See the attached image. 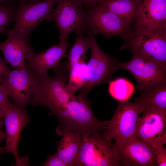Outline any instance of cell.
<instances>
[{
  "label": "cell",
  "instance_id": "17",
  "mask_svg": "<svg viewBox=\"0 0 166 166\" xmlns=\"http://www.w3.org/2000/svg\"><path fill=\"white\" fill-rule=\"evenodd\" d=\"M143 0H101L97 5L115 14L133 29Z\"/></svg>",
  "mask_w": 166,
  "mask_h": 166
},
{
  "label": "cell",
  "instance_id": "9",
  "mask_svg": "<svg viewBox=\"0 0 166 166\" xmlns=\"http://www.w3.org/2000/svg\"><path fill=\"white\" fill-rule=\"evenodd\" d=\"M52 14L59 33L60 41H68L73 31H87V12L80 0H58Z\"/></svg>",
  "mask_w": 166,
  "mask_h": 166
},
{
  "label": "cell",
  "instance_id": "30",
  "mask_svg": "<svg viewBox=\"0 0 166 166\" xmlns=\"http://www.w3.org/2000/svg\"><path fill=\"white\" fill-rule=\"evenodd\" d=\"M4 123V121L1 119H0V138L3 139L6 138V133L3 131L2 128Z\"/></svg>",
  "mask_w": 166,
  "mask_h": 166
},
{
  "label": "cell",
  "instance_id": "21",
  "mask_svg": "<svg viewBox=\"0 0 166 166\" xmlns=\"http://www.w3.org/2000/svg\"><path fill=\"white\" fill-rule=\"evenodd\" d=\"M75 32L77 35L75 41L67 56L68 61L65 66L69 73L77 65L84 63L85 53L90 48L88 36L83 35L80 30Z\"/></svg>",
  "mask_w": 166,
  "mask_h": 166
},
{
  "label": "cell",
  "instance_id": "14",
  "mask_svg": "<svg viewBox=\"0 0 166 166\" xmlns=\"http://www.w3.org/2000/svg\"><path fill=\"white\" fill-rule=\"evenodd\" d=\"M139 117L134 136L154 147L166 143V113L149 110Z\"/></svg>",
  "mask_w": 166,
  "mask_h": 166
},
{
  "label": "cell",
  "instance_id": "5",
  "mask_svg": "<svg viewBox=\"0 0 166 166\" xmlns=\"http://www.w3.org/2000/svg\"><path fill=\"white\" fill-rule=\"evenodd\" d=\"M89 39L91 55L86 65L87 75L85 82L81 88L79 94L87 97L95 87L108 83L113 75L120 69L117 61L100 48L94 34L88 29L86 31Z\"/></svg>",
  "mask_w": 166,
  "mask_h": 166
},
{
  "label": "cell",
  "instance_id": "25",
  "mask_svg": "<svg viewBox=\"0 0 166 166\" xmlns=\"http://www.w3.org/2000/svg\"><path fill=\"white\" fill-rule=\"evenodd\" d=\"M165 144H159L154 146L156 155L157 166H166V148Z\"/></svg>",
  "mask_w": 166,
  "mask_h": 166
},
{
  "label": "cell",
  "instance_id": "15",
  "mask_svg": "<svg viewBox=\"0 0 166 166\" xmlns=\"http://www.w3.org/2000/svg\"><path fill=\"white\" fill-rule=\"evenodd\" d=\"M7 38L0 42V49L5 61L13 67L24 66L25 62L35 53L30 45L29 36L12 33L7 29Z\"/></svg>",
  "mask_w": 166,
  "mask_h": 166
},
{
  "label": "cell",
  "instance_id": "7",
  "mask_svg": "<svg viewBox=\"0 0 166 166\" xmlns=\"http://www.w3.org/2000/svg\"><path fill=\"white\" fill-rule=\"evenodd\" d=\"M132 54L129 61H117V64L120 68L126 70L134 77L137 82V90L166 83V65L140 54Z\"/></svg>",
  "mask_w": 166,
  "mask_h": 166
},
{
  "label": "cell",
  "instance_id": "23",
  "mask_svg": "<svg viewBox=\"0 0 166 166\" xmlns=\"http://www.w3.org/2000/svg\"><path fill=\"white\" fill-rule=\"evenodd\" d=\"M16 10L7 0L4 3L0 4V33H6L8 26L14 21Z\"/></svg>",
  "mask_w": 166,
  "mask_h": 166
},
{
  "label": "cell",
  "instance_id": "3",
  "mask_svg": "<svg viewBox=\"0 0 166 166\" xmlns=\"http://www.w3.org/2000/svg\"><path fill=\"white\" fill-rule=\"evenodd\" d=\"M121 49L127 48L166 65V25L152 23L136 25L124 40Z\"/></svg>",
  "mask_w": 166,
  "mask_h": 166
},
{
  "label": "cell",
  "instance_id": "26",
  "mask_svg": "<svg viewBox=\"0 0 166 166\" xmlns=\"http://www.w3.org/2000/svg\"><path fill=\"white\" fill-rule=\"evenodd\" d=\"M42 165L45 166H68L55 153L49 155L46 160Z\"/></svg>",
  "mask_w": 166,
  "mask_h": 166
},
{
  "label": "cell",
  "instance_id": "18",
  "mask_svg": "<svg viewBox=\"0 0 166 166\" xmlns=\"http://www.w3.org/2000/svg\"><path fill=\"white\" fill-rule=\"evenodd\" d=\"M135 99L142 112L152 110L166 113V83L157 85L142 90Z\"/></svg>",
  "mask_w": 166,
  "mask_h": 166
},
{
  "label": "cell",
  "instance_id": "13",
  "mask_svg": "<svg viewBox=\"0 0 166 166\" xmlns=\"http://www.w3.org/2000/svg\"><path fill=\"white\" fill-rule=\"evenodd\" d=\"M116 147L121 165L125 166H157L155 147L135 136H132L122 145Z\"/></svg>",
  "mask_w": 166,
  "mask_h": 166
},
{
  "label": "cell",
  "instance_id": "19",
  "mask_svg": "<svg viewBox=\"0 0 166 166\" xmlns=\"http://www.w3.org/2000/svg\"><path fill=\"white\" fill-rule=\"evenodd\" d=\"M142 23L166 25V0H143L135 25Z\"/></svg>",
  "mask_w": 166,
  "mask_h": 166
},
{
  "label": "cell",
  "instance_id": "28",
  "mask_svg": "<svg viewBox=\"0 0 166 166\" xmlns=\"http://www.w3.org/2000/svg\"><path fill=\"white\" fill-rule=\"evenodd\" d=\"M87 10L97 5L101 0H80Z\"/></svg>",
  "mask_w": 166,
  "mask_h": 166
},
{
  "label": "cell",
  "instance_id": "1",
  "mask_svg": "<svg viewBox=\"0 0 166 166\" xmlns=\"http://www.w3.org/2000/svg\"><path fill=\"white\" fill-rule=\"evenodd\" d=\"M59 124L56 132L60 135L64 131L70 130L84 137L102 132L107 121L98 120L93 114L90 102L86 97L80 95L61 108L54 115Z\"/></svg>",
  "mask_w": 166,
  "mask_h": 166
},
{
  "label": "cell",
  "instance_id": "31",
  "mask_svg": "<svg viewBox=\"0 0 166 166\" xmlns=\"http://www.w3.org/2000/svg\"><path fill=\"white\" fill-rule=\"evenodd\" d=\"M7 0H0V4L4 3Z\"/></svg>",
  "mask_w": 166,
  "mask_h": 166
},
{
  "label": "cell",
  "instance_id": "20",
  "mask_svg": "<svg viewBox=\"0 0 166 166\" xmlns=\"http://www.w3.org/2000/svg\"><path fill=\"white\" fill-rule=\"evenodd\" d=\"M55 154L68 166H74L83 137L70 130L63 131Z\"/></svg>",
  "mask_w": 166,
  "mask_h": 166
},
{
  "label": "cell",
  "instance_id": "33",
  "mask_svg": "<svg viewBox=\"0 0 166 166\" xmlns=\"http://www.w3.org/2000/svg\"><path fill=\"white\" fill-rule=\"evenodd\" d=\"M136 0V1H140V0Z\"/></svg>",
  "mask_w": 166,
  "mask_h": 166
},
{
  "label": "cell",
  "instance_id": "32",
  "mask_svg": "<svg viewBox=\"0 0 166 166\" xmlns=\"http://www.w3.org/2000/svg\"><path fill=\"white\" fill-rule=\"evenodd\" d=\"M2 140H3L2 139L0 138V144L1 143V142H2Z\"/></svg>",
  "mask_w": 166,
  "mask_h": 166
},
{
  "label": "cell",
  "instance_id": "4",
  "mask_svg": "<svg viewBox=\"0 0 166 166\" xmlns=\"http://www.w3.org/2000/svg\"><path fill=\"white\" fill-rule=\"evenodd\" d=\"M102 132L83 138L74 166L121 165L115 144Z\"/></svg>",
  "mask_w": 166,
  "mask_h": 166
},
{
  "label": "cell",
  "instance_id": "12",
  "mask_svg": "<svg viewBox=\"0 0 166 166\" xmlns=\"http://www.w3.org/2000/svg\"><path fill=\"white\" fill-rule=\"evenodd\" d=\"M4 122L6 129V144L3 149L0 148L1 152H10L15 157L17 166H25L28 162L25 159H21L17 152L20 133L29 123L30 119L25 109L13 104L6 111Z\"/></svg>",
  "mask_w": 166,
  "mask_h": 166
},
{
  "label": "cell",
  "instance_id": "22",
  "mask_svg": "<svg viewBox=\"0 0 166 166\" xmlns=\"http://www.w3.org/2000/svg\"><path fill=\"white\" fill-rule=\"evenodd\" d=\"M108 83L109 94L119 101H127L134 93V85L126 78H119L112 80Z\"/></svg>",
  "mask_w": 166,
  "mask_h": 166
},
{
  "label": "cell",
  "instance_id": "29",
  "mask_svg": "<svg viewBox=\"0 0 166 166\" xmlns=\"http://www.w3.org/2000/svg\"><path fill=\"white\" fill-rule=\"evenodd\" d=\"M9 1L14 2H18L19 4L37 3L40 2V0H9Z\"/></svg>",
  "mask_w": 166,
  "mask_h": 166
},
{
  "label": "cell",
  "instance_id": "8",
  "mask_svg": "<svg viewBox=\"0 0 166 166\" xmlns=\"http://www.w3.org/2000/svg\"><path fill=\"white\" fill-rule=\"evenodd\" d=\"M38 81V77L25 65L9 70L3 77L0 84L14 105L25 109L33 96Z\"/></svg>",
  "mask_w": 166,
  "mask_h": 166
},
{
  "label": "cell",
  "instance_id": "6",
  "mask_svg": "<svg viewBox=\"0 0 166 166\" xmlns=\"http://www.w3.org/2000/svg\"><path fill=\"white\" fill-rule=\"evenodd\" d=\"M142 113L136 102L119 101L113 117L107 121L103 132L104 135L114 140L116 146L122 145L134 135L139 115Z\"/></svg>",
  "mask_w": 166,
  "mask_h": 166
},
{
  "label": "cell",
  "instance_id": "16",
  "mask_svg": "<svg viewBox=\"0 0 166 166\" xmlns=\"http://www.w3.org/2000/svg\"><path fill=\"white\" fill-rule=\"evenodd\" d=\"M70 46L68 41H60L39 53L35 52L27 60L25 65L37 76L47 73V70L59 65L61 59L65 56Z\"/></svg>",
  "mask_w": 166,
  "mask_h": 166
},
{
  "label": "cell",
  "instance_id": "10",
  "mask_svg": "<svg viewBox=\"0 0 166 166\" xmlns=\"http://www.w3.org/2000/svg\"><path fill=\"white\" fill-rule=\"evenodd\" d=\"M58 0H45L34 4H19L16 8L15 24L10 32L29 36L43 21H52L53 7Z\"/></svg>",
  "mask_w": 166,
  "mask_h": 166
},
{
  "label": "cell",
  "instance_id": "2",
  "mask_svg": "<svg viewBox=\"0 0 166 166\" xmlns=\"http://www.w3.org/2000/svg\"><path fill=\"white\" fill-rule=\"evenodd\" d=\"M53 69L54 77L48 73L38 76V83L30 102L34 107H47L53 115L76 97L75 92L66 83L69 73L65 64H61Z\"/></svg>",
  "mask_w": 166,
  "mask_h": 166
},
{
  "label": "cell",
  "instance_id": "27",
  "mask_svg": "<svg viewBox=\"0 0 166 166\" xmlns=\"http://www.w3.org/2000/svg\"><path fill=\"white\" fill-rule=\"evenodd\" d=\"M10 70L4 61L0 57V83L3 77Z\"/></svg>",
  "mask_w": 166,
  "mask_h": 166
},
{
  "label": "cell",
  "instance_id": "24",
  "mask_svg": "<svg viewBox=\"0 0 166 166\" xmlns=\"http://www.w3.org/2000/svg\"><path fill=\"white\" fill-rule=\"evenodd\" d=\"M8 97L6 91L0 84V119L4 117L6 111L12 104Z\"/></svg>",
  "mask_w": 166,
  "mask_h": 166
},
{
  "label": "cell",
  "instance_id": "11",
  "mask_svg": "<svg viewBox=\"0 0 166 166\" xmlns=\"http://www.w3.org/2000/svg\"><path fill=\"white\" fill-rule=\"evenodd\" d=\"M86 22L94 34L106 38L119 36L124 40L130 34L132 28L113 13L96 5L87 10Z\"/></svg>",
  "mask_w": 166,
  "mask_h": 166
}]
</instances>
